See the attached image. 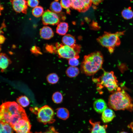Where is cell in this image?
<instances>
[{
	"label": "cell",
	"instance_id": "cell-1",
	"mask_svg": "<svg viewBox=\"0 0 133 133\" xmlns=\"http://www.w3.org/2000/svg\"><path fill=\"white\" fill-rule=\"evenodd\" d=\"M0 114L2 121L12 127L21 119L27 117L24 110L15 102H7L0 106Z\"/></svg>",
	"mask_w": 133,
	"mask_h": 133
},
{
	"label": "cell",
	"instance_id": "cell-2",
	"mask_svg": "<svg viewBox=\"0 0 133 133\" xmlns=\"http://www.w3.org/2000/svg\"><path fill=\"white\" fill-rule=\"evenodd\" d=\"M132 102L131 97L124 90L118 88L116 91L110 96L108 104L111 109L115 110H127L133 111Z\"/></svg>",
	"mask_w": 133,
	"mask_h": 133
},
{
	"label": "cell",
	"instance_id": "cell-3",
	"mask_svg": "<svg viewBox=\"0 0 133 133\" xmlns=\"http://www.w3.org/2000/svg\"><path fill=\"white\" fill-rule=\"evenodd\" d=\"M103 61V55L99 51L85 55L81 64V70L87 75H93L102 68Z\"/></svg>",
	"mask_w": 133,
	"mask_h": 133
},
{
	"label": "cell",
	"instance_id": "cell-4",
	"mask_svg": "<svg viewBox=\"0 0 133 133\" xmlns=\"http://www.w3.org/2000/svg\"><path fill=\"white\" fill-rule=\"evenodd\" d=\"M124 32L125 31L115 33L105 32L97 40L100 45L107 48L109 52L112 53L114 52L115 47L120 45L121 41L119 37L123 35Z\"/></svg>",
	"mask_w": 133,
	"mask_h": 133
},
{
	"label": "cell",
	"instance_id": "cell-5",
	"mask_svg": "<svg viewBox=\"0 0 133 133\" xmlns=\"http://www.w3.org/2000/svg\"><path fill=\"white\" fill-rule=\"evenodd\" d=\"M93 81L97 83L98 90L104 87L110 92H113L118 88V81L113 72L104 71L101 76L98 78H94Z\"/></svg>",
	"mask_w": 133,
	"mask_h": 133
},
{
	"label": "cell",
	"instance_id": "cell-6",
	"mask_svg": "<svg viewBox=\"0 0 133 133\" xmlns=\"http://www.w3.org/2000/svg\"><path fill=\"white\" fill-rule=\"evenodd\" d=\"M55 51L60 58L68 59L73 57L79 58V53L81 46L77 44L72 47L57 43L55 45Z\"/></svg>",
	"mask_w": 133,
	"mask_h": 133
},
{
	"label": "cell",
	"instance_id": "cell-7",
	"mask_svg": "<svg viewBox=\"0 0 133 133\" xmlns=\"http://www.w3.org/2000/svg\"><path fill=\"white\" fill-rule=\"evenodd\" d=\"M38 121L44 124L54 122V113L52 109L46 105L38 109L36 112Z\"/></svg>",
	"mask_w": 133,
	"mask_h": 133
},
{
	"label": "cell",
	"instance_id": "cell-8",
	"mask_svg": "<svg viewBox=\"0 0 133 133\" xmlns=\"http://www.w3.org/2000/svg\"><path fill=\"white\" fill-rule=\"evenodd\" d=\"M71 9L80 12H85L91 7L92 3L91 0H70Z\"/></svg>",
	"mask_w": 133,
	"mask_h": 133
},
{
	"label": "cell",
	"instance_id": "cell-9",
	"mask_svg": "<svg viewBox=\"0 0 133 133\" xmlns=\"http://www.w3.org/2000/svg\"><path fill=\"white\" fill-rule=\"evenodd\" d=\"M42 20L43 24L45 25H57L60 21L59 17L57 14L49 10L44 12L42 16Z\"/></svg>",
	"mask_w": 133,
	"mask_h": 133
},
{
	"label": "cell",
	"instance_id": "cell-10",
	"mask_svg": "<svg viewBox=\"0 0 133 133\" xmlns=\"http://www.w3.org/2000/svg\"><path fill=\"white\" fill-rule=\"evenodd\" d=\"M31 125L28 117L23 118L13 127L16 133H28L30 132Z\"/></svg>",
	"mask_w": 133,
	"mask_h": 133
},
{
	"label": "cell",
	"instance_id": "cell-11",
	"mask_svg": "<svg viewBox=\"0 0 133 133\" xmlns=\"http://www.w3.org/2000/svg\"><path fill=\"white\" fill-rule=\"evenodd\" d=\"M14 10L17 13L26 14L28 8L26 0H10Z\"/></svg>",
	"mask_w": 133,
	"mask_h": 133
},
{
	"label": "cell",
	"instance_id": "cell-12",
	"mask_svg": "<svg viewBox=\"0 0 133 133\" xmlns=\"http://www.w3.org/2000/svg\"><path fill=\"white\" fill-rule=\"evenodd\" d=\"M93 106L95 111L99 113H102L107 108L106 103L104 100L101 99L95 100L94 102Z\"/></svg>",
	"mask_w": 133,
	"mask_h": 133
},
{
	"label": "cell",
	"instance_id": "cell-13",
	"mask_svg": "<svg viewBox=\"0 0 133 133\" xmlns=\"http://www.w3.org/2000/svg\"><path fill=\"white\" fill-rule=\"evenodd\" d=\"M115 116V113L112 109L107 108L102 113L101 119L104 123H108L111 121Z\"/></svg>",
	"mask_w": 133,
	"mask_h": 133
},
{
	"label": "cell",
	"instance_id": "cell-14",
	"mask_svg": "<svg viewBox=\"0 0 133 133\" xmlns=\"http://www.w3.org/2000/svg\"><path fill=\"white\" fill-rule=\"evenodd\" d=\"M89 122L92 126L90 133H106L107 125H101L99 122H93L90 120Z\"/></svg>",
	"mask_w": 133,
	"mask_h": 133
},
{
	"label": "cell",
	"instance_id": "cell-15",
	"mask_svg": "<svg viewBox=\"0 0 133 133\" xmlns=\"http://www.w3.org/2000/svg\"><path fill=\"white\" fill-rule=\"evenodd\" d=\"M40 34L42 38L49 39L53 36L54 33L50 27L48 26H44L40 29Z\"/></svg>",
	"mask_w": 133,
	"mask_h": 133
},
{
	"label": "cell",
	"instance_id": "cell-16",
	"mask_svg": "<svg viewBox=\"0 0 133 133\" xmlns=\"http://www.w3.org/2000/svg\"><path fill=\"white\" fill-rule=\"evenodd\" d=\"M62 42L64 45L71 47L76 44L74 37L69 34L64 35L62 38Z\"/></svg>",
	"mask_w": 133,
	"mask_h": 133
},
{
	"label": "cell",
	"instance_id": "cell-17",
	"mask_svg": "<svg viewBox=\"0 0 133 133\" xmlns=\"http://www.w3.org/2000/svg\"><path fill=\"white\" fill-rule=\"evenodd\" d=\"M67 23L65 22L59 23L56 28V33L60 35H65L67 32L68 29Z\"/></svg>",
	"mask_w": 133,
	"mask_h": 133
},
{
	"label": "cell",
	"instance_id": "cell-18",
	"mask_svg": "<svg viewBox=\"0 0 133 133\" xmlns=\"http://www.w3.org/2000/svg\"><path fill=\"white\" fill-rule=\"evenodd\" d=\"M11 62L10 60L6 54H0V68L3 71L7 67Z\"/></svg>",
	"mask_w": 133,
	"mask_h": 133
},
{
	"label": "cell",
	"instance_id": "cell-19",
	"mask_svg": "<svg viewBox=\"0 0 133 133\" xmlns=\"http://www.w3.org/2000/svg\"><path fill=\"white\" fill-rule=\"evenodd\" d=\"M56 115L59 118L64 120L67 119L69 116V112L66 108L61 107L57 109Z\"/></svg>",
	"mask_w": 133,
	"mask_h": 133
},
{
	"label": "cell",
	"instance_id": "cell-20",
	"mask_svg": "<svg viewBox=\"0 0 133 133\" xmlns=\"http://www.w3.org/2000/svg\"><path fill=\"white\" fill-rule=\"evenodd\" d=\"M13 130L9 124L2 121L0 122V133H13Z\"/></svg>",
	"mask_w": 133,
	"mask_h": 133
},
{
	"label": "cell",
	"instance_id": "cell-21",
	"mask_svg": "<svg viewBox=\"0 0 133 133\" xmlns=\"http://www.w3.org/2000/svg\"><path fill=\"white\" fill-rule=\"evenodd\" d=\"M79 70L78 68L76 66H71L68 67L66 71L67 76L70 78L77 76L79 74Z\"/></svg>",
	"mask_w": 133,
	"mask_h": 133
},
{
	"label": "cell",
	"instance_id": "cell-22",
	"mask_svg": "<svg viewBox=\"0 0 133 133\" xmlns=\"http://www.w3.org/2000/svg\"><path fill=\"white\" fill-rule=\"evenodd\" d=\"M62 8L60 3L55 0L51 3L50 7L51 11L56 14L60 13L62 10Z\"/></svg>",
	"mask_w": 133,
	"mask_h": 133
},
{
	"label": "cell",
	"instance_id": "cell-23",
	"mask_svg": "<svg viewBox=\"0 0 133 133\" xmlns=\"http://www.w3.org/2000/svg\"><path fill=\"white\" fill-rule=\"evenodd\" d=\"M17 103L22 107H25L30 104L29 99L25 96H22L19 97L17 99Z\"/></svg>",
	"mask_w": 133,
	"mask_h": 133
},
{
	"label": "cell",
	"instance_id": "cell-24",
	"mask_svg": "<svg viewBox=\"0 0 133 133\" xmlns=\"http://www.w3.org/2000/svg\"><path fill=\"white\" fill-rule=\"evenodd\" d=\"M121 16L126 20H129L133 17V12L129 8L124 9L121 12Z\"/></svg>",
	"mask_w": 133,
	"mask_h": 133
},
{
	"label": "cell",
	"instance_id": "cell-25",
	"mask_svg": "<svg viewBox=\"0 0 133 133\" xmlns=\"http://www.w3.org/2000/svg\"><path fill=\"white\" fill-rule=\"evenodd\" d=\"M44 12L43 8L41 6H37L34 8L32 11L33 15L36 17H39L42 16Z\"/></svg>",
	"mask_w": 133,
	"mask_h": 133
},
{
	"label": "cell",
	"instance_id": "cell-26",
	"mask_svg": "<svg viewBox=\"0 0 133 133\" xmlns=\"http://www.w3.org/2000/svg\"><path fill=\"white\" fill-rule=\"evenodd\" d=\"M47 79L49 83L53 84L56 83L58 82L59 79L56 74L52 73L48 75Z\"/></svg>",
	"mask_w": 133,
	"mask_h": 133
},
{
	"label": "cell",
	"instance_id": "cell-27",
	"mask_svg": "<svg viewBox=\"0 0 133 133\" xmlns=\"http://www.w3.org/2000/svg\"><path fill=\"white\" fill-rule=\"evenodd\" d=\"M59 0H55L58 1ZM60 3L62 8L66 9V13L70 14V0H61Z\"/></svg>",
	"mask_w": 133,
	"mask_h": 133
},
{
	"label": "cell",
	"instance_id": "cell-28",
	"mask_svg": "<svg viewBox=\"0 0 133 133\" xmlns=\"http://www.w3.org/2000/svg\"><path fill=\"white\" fill-rule=\"evenodd\" d=\"M52 99L54 103L57 104L60 103L63 101V96L60 92H56L53 94Z\"/></svg>",
	"mask_w": 133,
	"mask_h": 133
},
{
	"label": "cell",
	"instance_id": "cell-29",
	"mask_svg": "<svg viewBox=\"0 0 133 133\" xmlns=\"http://www.w3.org/2000/svg\"><path fill=\"white\" fill-rule=\"evenodd\" d=\"M78 58L73 57L68 59V63L71 66H78L79 64V61Z\"/></svg>",
	"mask_w": 133,
	"mask_h": 133
},
{
	"label": "cell",
	"instance_id": "cell-30",
	"mask_svg": "<svg viewBox=\"0 0 133 133\" xmlns=\"http://www.w3.org/2000/svg\"><path fill=\"white\" fill-rule=\"evenodd\" d=\"M28 5L32 8H34L38 6L39 2L38 0H27Z\"/></svg>",
	"mask_w": 133,
	"mask_h": 133
},
{
	"label": "cell",
	"instance_id": "cell-31",
	"mask_svg": "<svg viewBox=\"0 0 133 133\" xmlns=\"http://www.w3.org/2000/svg\"><path fill=\"white\" fill-rule=\"evenodd\" d=\"M35 133H58L55 130L54 127H50L46 131L44 132H36Z\"/></svg>",
	"mask_w": 133,
	"mask_h": 133
},
{
	"label": "cell",
	"instance_id": "cell-32",
	"mask_svg": "<svg viewBox=\"0 0 133 133\" xmlns=\"http://www.w3.org/2000/svg\"><path fill=\"white\" fill-rule=\"evenodd\" d=\"M92 3L94 5H98L103 0H91Z\"/></svg>",
	"mask_w": 133,
	"mask_h": 133
},
{
	"label": "cell",
	"instance_id": "cell-33",
	"mask_svg": "<svg viewBox=\"0 0 133 133\" xmlns=\"http://www.w3.org/2000/svg\"><path fill=\"white\" fill-rule=\"evenodd\" d=\"M5 40V37L2 35H0V44L3 43Z\"/></svg>",
	"mask_w": 133,
	"mask_h": 133
},
{
	"label": "cell",
	"instance_id": "cell-34",
	"mask_svg": "<svg viewBox=\"0 0 133 133\" xmlns=\"http://www.w3.org/2000/svg\"><path fill=\"white\" fill-rule=\"evenodd\" d=\"M128 127L129 128L131 129L133 133V121L128 125Z\"/></svg>",
	"mask_w": 133,
	"mask_h": 133
},
{
	"label": "cell",
	"instance_id": "cell-35",
	"mask_svg": "<svg viewBox=\"0 0 133 133\" xmlns=\"http://www.w3.org/2000/svg\"><path fill=\"white\" fill-rule=\"evenodd\" d=\"M3 9V5L1 4L0 2V16L1 15V12Z\"/></svg>",
	"mask_w": 133,
	"mask_h": 133
},
{
	"label": "cell",
	"instance_id": "cell-36",
	"mask_svg": "<svg viewBox=\"0 0 133 133\" xmlns=\"http://www.w3.org/2000/svg\"><path fill=\"white\" fill-rule=\"evenodd\" d=\"M128 133L127 132H124V131H122V132H120V133Z\"/></svg>",
	"mask_w": 133,
	"mask_h": 133
},
{
	"label": "cell",
	"instance_id": "cell-37",
	"mask_svg": "<svg viewBox=\"0 0 133 133\" xmlns=\"http://www.w3.org/2000/svg\"><path fill=\"white\" fill-rule=\"evenodd\" d=\"M1 120H2L1 117V116L0 115V122L1 121Z\"/></svg>",
	"mask_w": 133,
	"mask_h": 133
},
{
	"label": "cell",
	"instance_id": "cell-38",
	"mask_svg": "<svg viewBox=\"0 0 133 133\" xmlns=\"http://www.w3.org/2000/svg\"><path fill=\"white\" fill-rule=\"evenodd\" d=\"M2 31L1 30V29H0V35L1 34V33H2Z\"/></svg>",
	"mask_w": 133,
	"mask_h": 133
},
{
	"label": "cell",
	"instance_id": "cell-39",
	"mask_svg": "<svg viewBox=\"0 0 133 133\" xmlns=\"http://www.w3.org/2000/svg\"><path fill=\"white\" fill-rule=\"evenodd\" d=\"M31 133L30 132H29V133Z\"/></svg>",
	"mask_w": 133,
	"mask_h": 133
},
{
	"label": "cell",
	"instance_id": "cell-40",
	"mask_svg": "<svg viewBox=\"0 0 133 133\" xmlns=\"http://www.w3.org/2000/svg\"></svg>",
	"mask_w": 133,
	"mask_h": 133
}]
</instances>
